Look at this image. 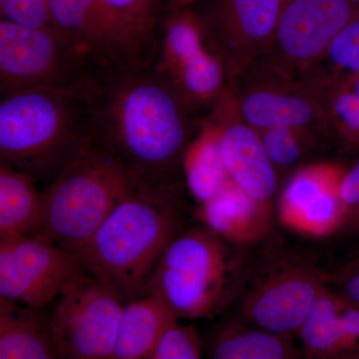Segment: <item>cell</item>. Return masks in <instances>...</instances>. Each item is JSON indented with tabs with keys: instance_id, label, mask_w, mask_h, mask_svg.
I'll return each mask as SVG.
<instances>
[{
	"instance_id": "obj_30",
	"label": "cell",
	"mask_w": 359,
	"mask_h": 359,
	"mask_svg": "<svg viewBox=\"0 0 359 359\" xmlns=\"http://www.w3.org/2000/svg\"><path fill=\"white\" fill-rule=\"evenodd\" d=\"M339 196L346 208L347 219H359V162L351 171L344 173L339 186Z\"/></svg>"
},
{
	"instance_id": "obj_29",
	"label": "cell",
	"mask_w": 359,
	"mask_h": 359,
	"mask_svg": "<svg viewBox=\"0 0 359 359\" xmlns=\"http://www.w3.org/2000/svg\"><path fill=\"white\" fill-rule=\"evenodd\" d=\"M0 18L33 27L50 26L46 0H0Z\"/></svg>"
},
{
	"instance_id": "obj_7",
	"label": "cell",
	"mask_w": 359,
	"mask_h": 359,
	"mask_svg": "<svg viewBox=\"0 0 359 359\" xmlns=\"http://www.w3.org/2000/svg\"><path fill=\"white\" fill-rule=\"evenodd\" d=\"M88 59L51 26L0 18V95L30 87H87Z\"/></svg>"
},
{
	"instance_id": "obj_8",
	"label": "cell",
	"mask_w": 359,
	"mask_h": 359,
	"mask_svg": "<svg viewBox=\"0 0 359 359\" xmlns=\"http://www.w3.org/2000/svg\"><path fill=\"white\" fill-rule=\"evenodd\" d=\"M280 4L282 0H212L205 11L194 9L205 48L218 59L229 82L269 55Z\"/></svg>"
},
{
	"instance_id": "obj_22",
	"label": "cell",
	"mask_w": 359,
	"mask_h": 359,
	"mask_svg": "<svg viewBox=\"0 0 359 359\" xmlns=\"http://www.w3.org/2000/svg\"><path fill=\"white\" fill-rule=\"evenodd\" d=\"M348 299L327 287L318 295L299 328L306 353L313 358H339L341 354L342 313Z\"/></svg>"
},
{
	"instance_id": "obj_27",
	"label": "cell",
	"mask_w": 359,
	"mask_h": 359,
	"mask_svg": "<svg viewBox=\"0 0 359 359\" xmlns=\"http://www.w3.org/2000/svg\"><path fill=\"white\" fill-rule=\"evenodd\" d=\"M204 346L193 325L175 320L164 330L149 359H199Z\"/></svg>"
},
{
	"instance_id": "obj_37",
	"label": "cell",
	"mask_w": 359,
	"mask_h": 359,
	"mask_svg": "<svg viewBox=\"0 0 359 359\" xmlns=\"http://www.w3.org/2000/svg\"><path fill=\"white\" fill-rule=\"evenodd\" d=\"M358 254L359 255V250H358Z\"/></svg>"
},
{
	"instance_id": "obj_14",
	"label": "cell",
	"mask_w": 359,
	"mask_h": 359,
	"mask_svg": "<svg viewBox=\"0 0 359 359\" xmlns=\"http://www.w3.org/2000/svg\"><path fill=\"white\" fill-rule=\"evenodd\" d=\"M219 128V147L231 181L255 200L271 205L278 177L259 132L244 121Z\"/></svg>"
},
{
	"instance_id": "obj_13",
	"label": "cell",
	"mask_w": 359,
	"mask_h": 359,
	"mask_svg": "<svg viewBox=\"0 0 359 359\" xmlns=\"http://www.w3.org/2000/svg\"><path fill=\"white\" fill-rule=\"evenodd\" d=\"M344 172L334 165L304 168L290 180L278 200L280 223L289 230L313 238L327 237L347 221L339 196Z\"/></svg>"
},
{
	"instance_id": "obj_16",
	"label": "cell",
	"mask_w": 359,
	"mask_h": 359,
	"mask_svg": "<svg viewBox=\"0 0 359 359\" xmlns=\"http://www.w3.org/2000/svg\"><path fill=\"white\" fill-rule=\"evenodd\" d=\"M49 25L88 60H120L99 0H46Z\"/></svg>"
},
{
	"instance_id": "obj_2",
	"label": "cell",
	"mask_w": 359,
	"mask_h": 359,
	"mask_svg": "<svg viewBox=\"0 0 359 359\" xmlns=\"http://www.w3.org/2000/svg\"><path fill=\"white\" fill-rule=\"evenodd\" d=\"M89 86L0 95V163L33 179L56 175L93 140Z\"/></svg>"
},
{
	"instance_id": "obj_21",
	"label": "cell",
	"mask_w": 359,
	"mask_h": 359,
	"mask_svg": "<svg viewBox=\"0 0 359 359\" xmlns=\"http://www.w3.org/2000/svg\"><path fill=\"white\" fill-rule=\"evenodd\" d=\"M120 60L137 63L155 25V0H99Z\"/></svg>"
},
{
	"instance_id": "obj_32",
	"label": "cell",
	"mask_w": 359,
	"mask_h": 359,
	"mask_svg": "<svg viewBox=\"0 0 359 359\" xmlns=\"http://www.w3.org/2000/svg\"><path fill=\"white\" fill-rule=\"evenodd\" d=\"M18 304L16 302L8 301V299H4L0 295V332L4 330L7 320L13 316L14 309H16Z\"/></svg>"
},
{
	"instance_id": "obj_12",
	"label": "cell",
	"mask_w": 359,
	"mask_h": 359,
	"mask_svg": "<svg viewBox=\"0 0 359 359\" xmlns=\"http://www.w3.org/2000/svg\"><path fill=\"white\" fill-rule=\"evenodd\" d=\"M325 278L306 266L276 269L245 297L243 316L257 327L292 337L325 289Z\"/></svg>"
},
{
	"instance_id": "obj_34",
	"label": "cell",
	"mask_w": 359,
	"mask_h": 359,
	"mask_svg": "<svg viewBox=\"0 0 359 359\" xmlns=\"http://www.w3.org/2000/svg\"><path fill=\"white\" fill-rule=\"evenodd\" d=\"M346 81V83L351 87L354 93L359 97V76L340 77Z\"/></svg>"
},
{
	"instance_id": "obj_36",
	"label": "cell",
	"mask_w": 359,
	"mask_h": 359,
	"mask_svg": "<svg viewBox=\"0 0 359 359\" xmlns=\"http://www.w3.org/2000/svg\"><path fill=\"white\" fill-rule=\"evenodd\" d=\"M351 1H353L355 6H358L359 7V0H351Z\"/></svg>"
},
{
	"instance_id": "obj_15",
	"label": "cell",
	"mask_w": 359,
	"mask_h": 359,
	"mask_svg": "<svg viewBox=\"0 0 359 359\" xmlns=\"http://www.w3.org/2000/svg\"><path fill=\"white\" fill-rule=\"evenodd\" d=\"M271 205L255 200L231 180L198 209L205 226L236 245L255 244L263 238L271 228Z\"/></svg>"
},
{
	"instance_id": "obj_24",
	"label": "cell",
	"mask_w": 359,
	"mask_h": 359,
	"mask_svg": "<svg viewBox=\"0 0 359 359\" xmlns=\"http://www.w3.org/2000/svg\"><path fill=\"white\" fill-rule=\"evenodd\" d=\"M165 75L192 109L208 105L223 94L226 75L207 48Z\"/></svg>"
},
{
	"instance_id": "obj_25",
	"label": "cell",
	"mask_w": 359,
	"mask_h": 359,
	"mask_svg": "<svg viewBox=\"0 0 359 359\" xmlns=\"http://www.w3.org/2000/svg\"><path fill=\"white\" fill-rule=\"evenodd\" d=\"M172 11L165 22L162 50L156 66L164 74L176 69L205 48L202 25L193 7Z\"/></svg>"
},
{
	"instance_id": "obj_11",
	"label": "cell",
	"mask_w": 359,
	"mask_h": 359,
	"mask_svg": "<svg viewBox=\"0 0 359 359\" xmlns=\"http://www.w3.org/2000/svg\"><path fill=\"white\" fill-rule=\"evenodd\" d=\"M358 13L351 0H282L273 47L261 62L289 76H301Z\"/></svg>"
},
{
	"instance_id": "obj_6",
	"label": "cell",
	"mask_w": 359,
	"mask_h": 359,
	"mask_svg": "<svg viewBox=\"0 0 359 359\" xmlns=\"http://www.w3.org/2000/svg\"><path fill=\"white\" fill-rule=\"evenodd\" d=\"M126 297L85 271L55 299L49 313L59 358L112 359Z\"/></svg>"
},
{
	"instance_id": "obj_28",
	"label": "cell",
	"mask_w": 359,
	"mask_h": 359,
	"mask_svg": "<svg viewBox=\"0 0 359 359\" xmlns=\"http://www.w3.org/2000/svg\"><path fill=\"white\" fill-rule=\"evenodd\" d=\"M259 132L264 150L275 166H292L304 155V134L306 131L271 128Z\"/></svg>"
},
{
	"instance_id": "obj_31",
	"label": "cell",
	"mask_w": 359,
	"mask_h": 359,
	"mask_svg": "<svg viewBox=\"0 0 359 359\" xmlns=\"http://www.w3.org/2000/svg\"><path fill=\"white\" fill-rule=\"evenodd\" d=\"M342 295L359 306V261L341 280Z\"/></svg>"
},
{
	"instance_id": "obj_26",
	"label": "cell",
	"mask_w": 359,
	"mask_h": 359,
	"mask_svg": "<svg viewBox=\"0 0 359 359\" xmlns=\"http://www.w3.org/2000/svg\"><path fill=\"white\" fill-rule=\"evenodd\" d=\"M320 62L332 66V73H323L332 75L323 76H359V13L335 35Z\"/></svg>"
},
{
	"instance_id": "obj_33",
	"label": "cell",
	"mask_w": 359,
	"mask_h": 359,
	"mask_svg": "<svg viewBox=\"0 0 359 359\" xmlns=\"http://www.w3.org/2000/svg\"><path fill=\"white\" fill-rule=\"evenodd\" d=\"M171 8H185V7L193 6L199 0H167Z\"/></svg>"
},
{
	"instance_id": "obj_18",
	"label": "cell",
	"mask_w": 359,
	"mask_h": 359,
	"mask_svg": "<svg viewBox=\"0 0 359 359\" xmlns=\"http://www.w3.org/2000/svg\"><path fill=\"white\" fill-rule=\"evenodd\" d=\"M182 170L198 205L211 200L231 181L219 147V126L207 125L193 139L184 154Z\"/></svg>"
},
{
	"instance_id": "obj_19",
	"label": "cell",
	"mask_w": 359,
	"mask_h": 359,
	"mask_svg": "<svg viewBox=\"0 0 359 359\" xmlns=\"http://www.w3.org/2000/svg\"><path fill=\"white\" fill-rule=\"evenodd\" d=\"M45 308L16 306L0 332V359L59 358Z\"/></svg>"
},
{
	"instance_id": "obj_23",
	"label": "cell",
	"mask_w": 359,
	"mask_h": 359,
	"mask_svg": "<svg viewBox=\"0 0 359 359\" xmlns=\"http://www.w3.org/2000/svg\"><path fill=\"white\" fill-rule=\"evenodd\" d=\"M290 337L235 325L224 328L210 344L215 359H290L299 358Z\"/></svg>"
},
{
	"instance_id": "obj_17",
	"label": "cell",
	"mask_w": 359,
	"mask_h": 359,
	"mask_svg": "<svg viewBox=\"0 0 359 359\" xmlns=\"http://www.w3.org/2000/svg\"><path fill=\"white\" fill-rule=\"evenodd\" d=\"M177 320L172 309L154 294L127 301L112 359H149L161 335Z\"/></svg>"
},
{
	"instance_id": "obj_1",
	"label": "cell",
	"mask_w": 359,
	"mask_h": 359,
	"mask_svg": "<svg viewBox=\"0 0 359 359\" xmlns=\"http://www.w3.org/2000/svg\"><path fill=\"white\" fill-rule=\"evenodd\" d=\"M118 74L90 85L93 140L141 186L167 194L193 140V109L156 67L130 63Z\"/></svg>"
},
{
	"instance_id": "obj_20",
	"label": "cell",
	"mask_w": 359,
	"mask_h": 359,
	"mask_svg": "<svg viewBox=\"0 0 359 359\" xmlns=\"http://www.w3.org/2000/svg\"><path fill=\"white\" fill-rule=\"evenodd\" d=\"M42 217V193L35 180L0 163V235L33 233Z\"/></svg>"
},
{
	"instance_id": "obj_10",
	"label": "cell",
	"mask_w": 359,
	"mask_h": 359,
	"mask_svg": "<svg viewBox=\"0 0 359 359\" xmlns=\"http://www.w3.org/2000/svg\"><path fill=\"white\" fill-rule=\"evenodd\" d=\"M230 83L235 85L243 121L257 131L290 128L308 132L330 122L313 88L266 63H257Z\"/></svg>"
},
{
	"instance_id": "obj_3",
	"label": "cell",
	"mask_w": 359,
	"mask_h": 359,
	"mask_svg": "<svg viewBox=\"0 0 359 359\" xmlns=\"http://www.w3.org/2000/svg\"><path fill=\"white\" fill-rule=\"evenodd\" d=\"M176 231L168 195L138 185L104 219L77 257L87 271L114 285L130 301L146 294L151 273Z\"/></svg>"
},
{
	"instance_id": "obj_9",
	"label": "cell",
	"mask_w": 359,
	"mask_h": 359,
	"mask_svg": "<svg viewBox=\"0 0 359 359\" xmlns=\"http://www.w3.org/2000/svg\"><path fill=\"white\" fill-rule=\"evenodd\" d=\"M86 271L77 256L37 233L0 235V295L45 308Z\"/></svg>"
},
{
	"instance_id": "obj_35",
	"label": "cell",
	"mask_w": 359,
	"mask_h": 359,
	"mask_svg": "<svg viewBox=\"0 0 359 359\" xmlns=\"http://www.w3.org/2000/svg\"><path fill=\"white\" fill-rule=\"evenodd\" d=\"M346 358L359 359V347H358V348H356L355 351H353V353H349Z\"/></svg>"
},
{
	"instance_id": "obj_4",
	"label": "cell",
	"mask_w": 359,
	"mask_h": 359,
	"mask_svg": "<svg viewBox=\"0 0 359 359\" xmlns=\"http://www.w3.org/2000/svg\"><path fill=\"white\" fill-rule=\"evenodd\" d=\"M128 170L92 140L42 193L37 235L77 256L113 209L137 186Z\"/></svg>"
},
{
	"instance_id": "obj_5",
	"label": "cell",
	"mask_w": 359,
	"mask_h": 359,
	"mask_svg": "<svg viewBox=\"0 0 359 359\" xmlns=\"http://www.w3.org/2000/svg\"><path fill=\"white\" fill-rule=\"evenodd\" d=\"M224 240L207 226L175 236L156 264L147 292L159 297L179 320L216 314L230 287Z\"/></svg>"
}]
</instances>
